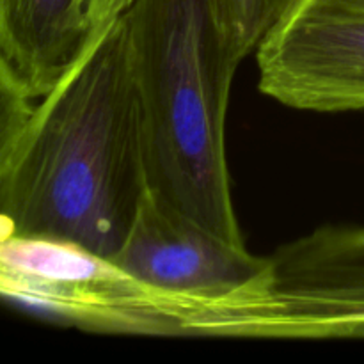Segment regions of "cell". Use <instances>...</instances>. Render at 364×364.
<instances>
[{"mask_svg":"<svg viewBox=\"0 0 364 364\" xmlns=\"http://www.w3.org/2000/svg\"><path fill=\"white\" fill-rule=\"evenodd\" d=\"M148 188L121 14L36 103L0 176V235L63 238L112 258Z\"/></svg>","mask_w":364,"mask_h":364,"instance_id":"cell-1","label":"cell"},{"mask_svg":"<svg viewBox=\"0 0 364 364\" xmlns=\"http://www.w3.org/2000/svg\"><path fill=\"white\" fill-rule=\"evenodd\" d=\"M155 194L244 245L226 153L230 92L240 60L206 0H132L123 13Z\"/></svg>","mask_w":364,"mask_h":364,"instance_id":"cell-2","label":"cell"},{"mask_svg":"<svg viewBox=\"0 0 364 364\" xmlns=\"http://www.w3.org/2000/svg\"><path fill=\"white\" fill-rule=\"evenodd\" d=\"M185 336L364 340V226H320L284 244L247 283L199 301Z\"/></svg>","mask_w":364,"mask_h":364,"instance_id":"cell-3","label":"cell"},{"mask_svg":"<svg viewBox=\"0 0 364 364\" xmlns=\"http://www.w3.org/2000/svg\"><path fill=\"white\" fill-rule=\"evenodd\" d=\"M0 297L85 333L185 336L196 299L135 279L110 256L52 237L0 235Z\"/></svg>","mask_w":364,"mask_h":364,"instance_id":"cell-4","label":"cell"},{"mask_svg":"<svg viewBox=\"0 0 364 364\" xmlns=\"http://www.w3.org/2000/svg\"><path fill=\"white\" fill-rule=\"evenodd\" d=\"M255 53L259 89L281 105L364 109V0H297Z\"/></svg>","mask_w":364,"mask_h":364,"instance_id":"cell-5","label":"cell"},{"mask_svg":"<svg viewBox=\"0 0 364 364\" xmlns=\"http://www.w3.org/2000/svg\"><path fill=\"white\" fill-rule=\"evenodd\" d=\"M112 259L149 287L198 301L237 290L265 263L245 244L219 237L151 188Z\"/></svg>","mask_w":364,"mask_h":364,"instance_id":"cell-6","label":"cell"},{"mask_svg":"<svg viewBox=\"0 0 364 364\" xmlns=\"http://www.w3.org/2000/svg\"><path fill=\"white\" fill-rule=\"evenodd\" d=\"M91 45L87 0H0V57L36 100Z\"/></svg>","mask_w":364,"mask_h":364,"instance_id":"cell-7","label":"cell"},{"mask_svg":"<svg viewBox=\"0 0 364 364\" xmlns=\"http://www.w3.org/2000/svg\"><path fill=\"white\" fill-rule=\"evenodd\" d=\"M295 2L297 0H206L224 45L240 63L256 52Z\"/></svg>","mask_w":364,"mask_h":364,"instance_id":"cell-8","label":"cell"},{"mask_svg":"<svg viewBox=\"0 0 364 364\" xmlns=\"http://www.w3.org/2000/svg\"><path fill=\"white\" fill-rule=\"evenodd\" d=\"M38 100L0 57V176L13 160Z\"/></svg>","mask_w":364,"mask_h":364,"instance_id":"cell-9","label":"cell"},{"mask_svg":"<svg viewBox=\"0 0 364 364\" xmlns=\"http://www.w3.org/2000/svg\"><path fill=\"white\" fill-rule=\"evenodd\" d=\"M130 4L132 0H87L91 43H95L110 25L116 23Z\"/></svg>","mask_w":364,"mask_h":364,"instance_id":"cell-10","label":"cell"}]
</instances>
